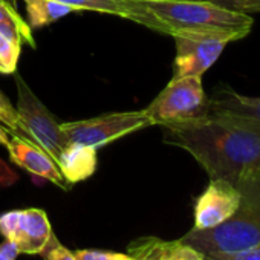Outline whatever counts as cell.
Returning a JSON list of instances; mask_svg holds the SVG:
<instances>
[{"label": "cell", "instance_id": "18", "mask_svg": "<svg viewBox=\"0 0 260 260\" xmlns=\"http://www.w3.org/2000/svg\"><path fill=\"white\" fill-rule=\"evenodd\" d=\"M0 122L5 124L13 132L22 134V124L17 109L13 106L10 98L2 90H0Z\"/></svg>", "mask_w": 260, "mask_h": 260}, {"label": "cell", "instance_id": "8", "mask_svg": "<svg viewBox=\"0 0 260 260\" xmlns=\"http://www.w3.org/2000/svg\"><path fill=\"white\" fill-rule=\"evenodd\" d=\"M52 234L48 214L42 208L11 210L0 214V236L11 240L20 254H42Z\"/></svg>", "mask_w": 260, "mask_h": 260}, {"label": "cell", "instance_id": "11", "mask_svg": "<svg viewBox=\"0 0 260 260\" xmlns=\"http://www.w3.org/2000/svg\"><path fill=\"white\" fill-rule=\"evenodd\" d=\"M57 2L72 7L77 13L93 11L112 14L159 32V25L156 19L144 7L143 0H57Z\"/></svg>", "mask_w": 260, "mask_h": 260}, {"label": "cell", "instance_id": "2", "mask_svg": "<svg viewBox=\"0 0 260 260\" xmlns=\"http://www.w3.org/2000/svg\"><path fill=\"white\" fill-rule=\"evenodd\" d=\"M242 199L236 213L210 230L191 228L181 240L210 258L260 243V179L237 187Z\"/></svg>", "mask_w": 260, "mask_h": 260}, {"label": "cell", "instance_id": "9", "mask_svg": "<svg viewBox=\"0 0 260 260\" xmlns=\"http://www.w3.org/2000/svg\"><path fill=\"white\" fill-rule=\"evenodd\" d=\"M240 190L223 179H210V184L194 204V230H210L230 219L239 208Z\"/></svg>", "mask_w": 260, "mask_h": 260}, {"label": "cell", "instance_id": "14", "mask_svg": "<svg viewBox=\"0 0 260 260\" xmlns=\"http://www.w3.org/2000/svg\"><path fill=\"white\" fill-rule=\"evenodd\" d=\"M210 113L231 115L260 122V96H246L225 86L210 96Z\"/></svg>", "mask_w": 260, "mask_h": 260}, {"label": "cell", "instance_id": "7", "mask_svg": "<svg viewBox=\"0 0 260 260\" xmlns=\"http://www.w3.org/2000/svg\"><path fill=\"white\" fill-rule=\"evenodd\" d=\"M150 125L153 124L144 110L113 112L95 118L61 122L69 143H80L96 150Z\"/></svg>", "mask_w": 260, "mask_h": 260}, {"label": "cell", "instance_id": "21", "mask_svg": "<svg viewBox=\"0 0 260 260\" xmlns=\"http://www.w3.org/2000/svg\"><path fill=\"white\" fill-rule=\"evenodd\" d=\"M205 260H260V243L233 254H216Z\"/></svg>", "mask_w": 260, "mask_h": 260}, {"label": "cell", "instance_id": "22", "mask_svg": "<svg viewBox=\"0 0 260 260\" xmlns=\"http://www.w3.org/2000/svg\"><path fill=\"white\" fill-rule=\"evenodd\" d=\"M19 249L17 246L11 242V240H4L0 243V260H16L19 255Z\"/></svg>", "mask_w": 260, "mask_h": 260}, {"label": "cell", "instance_id": "3", "mask_svg": "<svg viewBox=\"0 0 260 260\" xmlns=\"http://www.w3.org/2000/svg\"><path fill=\"white\" fill-rule=\"evenodd\" d=\"M159 25V32L172 36L181 29H220L246 37L254 19L242 11L208 0H143Z\"/></svg>", "mask_w": 260, "mask_h": 260}, {"label": "cell", "instance_id": "5", "mask_svg": "<svg viewBox=\"0 0 260 260\" xmlns=\"http://www.w3.org/2000/svg\"><path fill=\"white\" fill-rule=\"evenodd\" d=\"M170 37L175 40V75L202 77L222 55L228 43L245 39L231 31L220 29H181Z\"/></svg>", "mask_w": 260, "mask_h": 260}, {"label": "cell", "instance_id": "24", "mask_svg": "<svg viewBox=\"0 0 260 260\" xmlns=\"http://www.w3.org/2000/svg\"><path fill=\"white\" fill-rule=\"evenodd\" d=\"M208 2H213L216 5H220V7H225L230 10H237L240 5L249 2V0H208Z\"/></svg>", "mask_w": 260, "mask_h": 260}, {"label": "cell", "instance_id": "1", "mask_svg": "<svg viewBox=\"0 0 260 260\" xmlns=\"http://www.w3.org/2000/svg\"><path fill=\"white\" fill-rule=\"evenodd\" d=\"M162 141L188 152L210 179L240 187L260 179V122L231 115L162 127Z\"/></svg>", "mask_w": 260, "mask_h": 260}, {"label": "cell", "instance_id": "12", "mask_svg": "<svg viewBox=\"0 0 260 260\" xmlns=\"http://www.w3.org/2000/svg\"><path fill=\"white\" fill-rule=\"evenodd\" d=\"M128 254L137 260H205L193 246L179 240H161L158 237H140L128 245Z\"/></svg>", "mask_w": 260, "mask_h": 260}, {"label": "cell", "instance_id": "10", "mask_svg": "<svg viewBox=\"0 0 260 260\" xmlns=\"http://www.w3.org/2000/svg\"><path fill=\"white\" fill-rule=\"evenodd\" d=\"M7 150L10 159L20 169L31 173L32 176L46 179L66 191L71 188V185L64 181L57 162L51 158V155L25 134L10 130V141L7 144Z\"/></svg>", "mask_w": 260, "mask_h": 260}, {"label": "cell", "instance_id": "26", "mask_svg": "<svg viewBox=\"0 0 260 260\" xmlns=\"http://www.w3.org/2000/svg\"><path fill=\"white\" fill-rule=\"evenodd\" d=\"M0 2H7V4H11V5L16 7V0H0Z\"/></svg>", "mask_w": 260, "mask_h": 260}, {"label": "cell", "instance_id": "20", "mask_svg": "<svg viewBox=\"0 0 260 260\" xmlns=\"http://www.w3.org/2000/svg\"><path fill=\"white\" fill-rule=\"evenodd\" d=\"M42 255H43V260H77L74 252L69 251L66 246H63L58 242L55 234L51 236V240L48 246L45 248V251L42 252Z\"/></svg>", "mask_w": 260, "mask_h": 260}, {"label": "cell", "instance_id": "25", "mask_svg": "<svg viewBox=\"0 0 260 260\" xmlns=\"http://www.w3.org/2000/svg\"><path fill=\"white\" fill-rule=\"evenodd\" d=\"M10 141V128H5L2 124H0V146H5Z\"/></svg>", "mask_w": 260, "mask_h": 260}, {"label": "cell", "instance_id": "17", "mask_svg": "<svg viewBox=\"0 0 260 260\" xmlns=\"http://www.w3.org/2000/svg\"><path fill=\"white\" fill-rule=\"evenodd\" d=\"M22 51V43L8 39L0 32V72L13 75L17 71V63Z\"/></svg>", "mask_w": 260, "mask_h": 260}, {"label": "cell", "instance_id": "6", "mask_svg": "<svg viewBox=\"0 0 260 260\" xmlns=\"http://www.w3.org/2000/svg\"><path fill=\"white\" fill-rule=\"evenodd\" d=\"M13 75L17 86L16 109L20 116L22 134L29 137L34 143H37L57 162L61 150L69 143L61 128V122L57 121V118L32 92L29 84L17 71Z\"/></svg>", "mask_w": 260, "mask_h": 260}, {"label": "cell", "instance_id": "15", "mask_svg": "<svg viewBox=\"0 0 260 260\" xmlns=\"http://www.w3.org/2000/svg\"><path fill=\"white\" fill-rule=\"evenodd\" d=\"M28 23L34 29L45 28L69 14L77 13L72 7L57 0H25Z\"/></svg>", "mask_w": 260, "mask_h": 260}, {"label": "cell", "instance_id": "23", "mask_svg": "<svg viewBox=\"0 0 260 260\" xmlns=\"http://www.w3.org/2000/svg\"><path fill=\"white\" fill-rule=\"evenodd\" d=\"M236 11H242L245 14H260V0H249V2L240 5Z\"/></svg>", "mask_w": 260, "mask_h": 260}, {"label": "cell", "instance_id": "13", "mask_svg": "<svg viewBox=\"0 0 260 260\" xmlns=\"http://www.w3.org/2000/svg\"><path fill=\"white\" fill-rule=\"evenodd\" d=\"M57 166L69 185L83 182L96 170L98 150L80 143H68L57 159Z\"/></svg>", "mask_w": 260, "mask_h": 260}, {"label": "cell", "instance_id": "16", "mask_svg": "<svg viewBox=\"0 0 260 260\" xmlns=\"http://www.w3.org/2000/svg\"><path fill=\"white\" fill-rule=\"evenodd\" d=\"M0 32L11 40L26 43L32 49L36 48V39L29 23L17 13V8L11 4L0 2Z\"/></svg>", "mask_w": 260, "mask_h": 260}, {"label": "cell", "instance_id": "19", "mask_svg": "<svg viewBox=\"0 0 260 260\" xmlns=\"http://www.w3.org/2000/svg\"><path fill=\"white\" fill-rule=\"evenodd\" d=\"M77 260H137L134 255L125 252H113L103 249H77L74 251Z\"/></svg>", "mask_w": 260, "mask_h": 260}, {"label": "cell", "instance_id": "4", "mask_svg": "<svg viewBox=\"0 0 260 260\" xmlns=\"http://www.w3.org/2000/svg\"><path fill=\"white\" fill-rule=\"evenodd\" d=\"M153 125L169 127L199 121L210 115V96L202 77H176L143 109Z\"/></svg>", "mask_w": 260, "mask_h": 260}]
</instances>
